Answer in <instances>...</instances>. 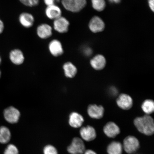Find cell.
<instances>
[{"mask_svg":"<svg viewBox=\"0 0 154 154\" xmlns=\"http://www.w3.org/2000/svg\"><path fill=\"white\" fill-rule=\"evenodd\" d=\"M134 124L141 133L147 136H151L154 132L153 119L149 115L137 117L134 120Z\"/></svg>","mask_w":154,"mask_h":154,"instance_id":"obj_1","label":"cell"},{"mask_svg":"<svg viewBox=\"0 0 154 154\" xmlns=\"http://www.w3.org/2000/svg\"><path fill=\"white\" fill-rule=\"evenodd\" d=\"M64 8L71 12L76 13L80 11L86 5V0H61Z\"/></svg>","mask_w":154,"mask_h":154,"instance_id":"obj_2","label":"cell"},{"mask_svg":"<svg viewBox=\"0 0 154 154\" xmlns=\"http://www.w3.org/2000/svg\"><path fill=\"white\" fill-rule=\"evenodd\" d=\"M122 146L127 153L132 154L139 149L140 143L139 140L135 137L129 136L125 138Z\"/></svg>","mask_w":154,"mask_h":154,"instance_id":"obj_3","label":"cell"},{"mask_svg":"<svg viewBox=\"0 0 154 154\" xmlns=\"http://www.w3.org/2000/svg\"><path fill=\"white\" fill-rule=\"evenodd\" d=\"M67 151L70 154H82L85 151V145L80 138L75 137L67 148Z\"/></svg>","mask_w":154,"mask_h":154,"instance_id":"obj_4","label":"cell"},{"mask_svg":"<svg viewBox=\"0 0 154 154\" xmlns=\"http://www.w3.org/2000/svg\"><path fill=\"white\" fill-rule=\"evenodd\" d=\"M3 114L5 120L11 124L18 122L20 118V112L14 107L10 106L5 109Z\"/></svg>","mask_w":154,"mask_h":154,"instance_id":"obj_5","label":"cell"},{"mask_svg":"<svg viewBox=\"0 0 154 154\" xmlns=\"http://www.w3.org/2000/svg\"><path fill=\"white\" fill-rule=\"evenodd\" d=\"M116 103L121 109L126 110L131 108L133 101L130 96L128 94H122L117 98Z\"/></svg>","mask_w":154,"mask_h":154,"instance_id":"obj_6","label":"cell"},{"mask_svg":"<svg viewBox=\"0 0 154 154\" xmlns=\"http://www.w3.org/2000/svg\"><path fill=\"white\" fill-rule=\"evenodd\" d=\"M80 134L82 139L88 142L92 141L96 137L95 129L89 125L81 128Z\"/></svg>","mask_w":154,"mask_h":154,"instance_id":"obj_7","label":"cell"},{"mask_svg":"<svg viewBox=\"0 0 154 154\" xmlns=\"http://www.w3.org/2000/svg\"><path fill=\"white\" fill-rule=\"evenodd\" d=\"M53 24L55 30L59 33H64L68 31L70 23L66 18L61 16L55 19Z\"/></svg>","mask_w":154,"mask_h":154,"instance_id":"obj_8","label":"cell"},{"mask_svg":"<svg viewBox=\"0 0 154 154\" xmlns=\"http://www.w3.org/2000/svg\"><path fill=\"white\" fill-rule=\"evenodd\" d=\"M104 109L101 105H97L95 104L90 105L88 108V115L91 118L99 119L103 118Z\"/></svg>","mask_w":154,"mask_h":154,"instance_id":"obj_9","label":"cell"},{"mask_svg":"<svg viewBox=\"0 0 154 154\" xmlns=\"http://www.w3.org/2000/svg\"><path fill=\"white\" fill-rule=\"evenodd\" d=\"M104 133L108 137L114 138L120 134L119 127L115 122H109L107 123L103 128Z\"/></svg>","mask_w":154,"mask_h":154,"instance_id":"obj_10","label":"cell"},{"mask_svg":"<svg viewBox=\"0 0 154 154\" xmlns=\"http://www.w3.org/2000/svg\"><path fill=\"white\" fill-rule=\"evenodd\" d=\"M89 28L94 33L101 32L104 29L105 24L103 20L99 17L95 16L90 20Z\"/></svg>","mask_w":154,"mask_h":154,"instance_id":"obj_11","label":"cell"},{"mask_svg":"<svg viewBox=\"0 0 154 154\" xmlns=\"http://www.w3.org/2000/svg\"><path fill=\"white\" fill-rule=\"evenodd\" d=\"M49 49L51 54L54 57H59L62 55L63 53L62 44L57 40H53L50 42Z\"/></svg>","mask_w":154,"mask_h":154,"instance_id":"obj_12","label":"cell"},{"mask_svg":"<svg viewBox=\"0 0 154 154\" xmlns=\"http://www.w3.org/2000/svg\"><path fill=\"white\" fill-rule=\"evenodd\" d=\"M90 64L93 68L97 70H101L104 68L106 65V60L102 55L95 56L90 61Z\"/></svg>","mask_w":154,"mask_h":154,"instance_id":"obj_13","label":"cell"},{"mask_svg":"<svg viewBox=\"0 0 154 154\" xmlns=\"http://www.w3.org/2000/svg\"><path fill=\"white\" fill-rule=\"evenodd\" d=\"M45 14L48 18L55 20L61 16V11L56 5L48 6L45 9Z\"/></svg>","mask_w":154,"mask_h":154,"instance_id":"obj_14","label":"cell"},{"mask_svg":"<svg viewBox=\"0 0 154 154\" xmlns=\"http://www.w3.org/2000/svg\"><path fill=\"white\" fill-rule=\"evenodd\" d=\"M84 117L76 112H72L69 116V123L71 127L74 128H79L84 122Z\"/></svg>","mask_w":154,"mask_h":154,"instance_id":"obj_15","label":"cell"},{"mask_svg":"<svg viewBox=\"0 0 154 154\" xmlns=\"http://www.w3.org/2000/svg\"><path fill=\"white\" fill-rule=\"evenodd\" d=\"M37 33L39 37L43 39H45L51 36L52 34V29L48 24H42L38 26Z\"/></svg>","mask_w":154,"mask_h":154,"instance_id":"obj_16","label":"cell"},{"mask_svg":"<svg viewBox=\"0 0 154 154\" xmlns=\"http://www.w3.org/2000/svg\"><path fill=\"white\" fill-rule=\"evenodd\" d=\"M9 58L11 62L17 65L22 64L24 60L23 54L18 49H15L11 51L9 54Z\"/></svg>","mask_w":154,"mask_h":154,"instance_id":"obj_17","label":"cell"},{"mask_svg":"<svg viewBox=\"0 0 154 154\" xmlns=\"http://www.w3.org/2000/svg\"><path fill=\"white\" fill-rule=\"evenodd\" d=\"M19 21L23 26L29 28L33 26L34 19L33 16L30 13H23L19 16Z\"/></svg>","mask_w":154,"mask_h":154,"instance_id":"obj_18","label":"cell"},{"mask_svg":"<svg viewBox=\"0 0 154 154\" xmlns=\"http://www.w3.org/2000/svg\"><path fill=\"white\" fill-rule=\"evenodd\" d=\"M123 146L120 142L113 141L108 146L107 151L108 154H122Z\"/></svg>","mask_w":154,"mask_h":154,"instance_id":"obj_19","label":"cell"},{"mask_svg":"<svg viewBox=\"0 0 154 154\" xmlns=\"http://www.w3.org/2000/svg\"><path fill=\"white\" fill-rule=\"evenodd\" d=\"M11 138V133L9 129L5 126L0 128V143L6 144L10 141Z\"/></svg>","mask_w":154,"mask_h":154,"instance_id":"obj_20","label":"cell"},{"mask_svg":"<svg viewBox=\"0 0 154 154\" xmlns=\"http://www.w3.org/2000/svg\"><path fill=\"white\" fill-rule=\"evenodd\" d=\"M65 75L67 78H73L75 76L77 73V69L72 63L67 62L63 65Z\"/></svg>","mask_w":154,"mask_h":154,"instance_id":"obj_21","label":"cell"},{"mask_svg":"<svg viewBox=\"0 0 154 154\" xmlns=\"http://www.w3.org/2000/svg\"><path fill=\"white\" fill-rule=\"evenodd\" d=\"M141 108L142 110L146 115H149L154 112V103L153 100H145L142 103Z\"/></svg>","mask_w":154,"mask_h":154,"instance_id":"obj_22","label":"cell"},{"mask_svg":"<svg viewBox=\"0 0 154 154\" xmlns=\"http://www.w3.org/2000/svg\"><path fill=\"white\" fill-rule=\"evenodd\" d=\"M92 6L96 11H101L105 9L106 2L105 0H91Z\"/></svg>","mask_w":154,"mask_h":154,"instance_id":"obj_23","label":"cell"},{"mask_svg":"<svg viewBox=\"0 0 154 154\" xmlns=\"http://www.w3.org/2000/svg\"><path fill=\"white\" fill-rule=\"evenodd\" d=\"M4 154H19V151L17 146L12 144L8 145L5 148Z\"/></svg>","mask_w":154,"mask_h":154,"instance_id":"obj_24","label":"cell"},{"mask_svg":"<svg viewBox=\"0 0 154 154\" xmlns=\"http://www.w3.org/2000/svg\"><path fill=\"white\" fill-rule=\"evenodd\" d=\"M44 154H58L57 150L54 146L51 144H48L44 147Z\"/></svg>","mask_w":154,"mask_h":154,"instance_id":"obj_25","label":"cell"},{"mask_svg":"<svg viewBox=\"0 0 154 154\" xmlns=\"http://www.w3.org/2000/svg\"><path fill=\"white\" fill-rule=\"evenodd\" d=\"M23 4L26 6L32 7L36 6L39 3V0H19Z\"/></svg>","mask_w":154,"mask_h":154,"instance_id":"obj_26","label":"cell"},{"mask_svg":"<svg viewBox=\"0 0 154 154\" xmlns=\"http://www.w3.org/2000/svg\"><path fill=\"white\" fill-rule=\"evenodd\" d=\"M45 4L48 6L55 5L56 3H59L60 0H44Z\"/></svg>","mask_w":154,"mask_h":154,"instance_id":"obj_27","label":"cell"},{"mask_svg":"<svg viewBox=\"0 0 154 154\" xmlns=\"http://www.w3.org/2000/svg\"><path fill=\"white\" fill-rule=\"evenodd\" d=\"M84 52L87 56H90L92 54V51L91 48L89 47H86L84 48Z\"/></svg>","mask_w":154,"mask_h":154,"instance_id":"obj_28","label":"cell"},{"mask_svg":"<svg viewBox=\"0 0 154 154\" xmlns=\"http://www.w3.org/2000/svg\"><path fill=\"white\" fill-rule=\"evenodd\" d=\"M148 2H149V5L150 9L153 12L154 11V0H149Z\"/></svg>","mask_w":154,"mask_h":154,"instance_id":"obj_29","label":"cell"},{"mask_svg":"<svg viewBox=\"0 0 154 154\" xmlns=\"http://www.w3.org/2000/svg\"><path fill=\"white\" fill-rule=\"evenodd\" d=\"M4 29V25L2 21L0 19V34L3 32Z\"/></svg>","mask_w":154,"mask_h":154,"instance_id":"obj_30","label":"cell"},{"mask_svg":"<svg viewBox=\"0 0 154 154\" xmlns=\"http://www.w3.org/2000/svg\"><path fill=\"white\" fill-rule=\"evenodd\" d=\"M84 154H97L95 151H92L91 149L85 150L84 152Z\"/></svg>","mask_w":154,"mask_h":154,"instance_id":"obj_31","label":"cell"},{"mask_svg":"<svg viewBox=\"0 0 154 154\" xmlns=\"http://www.w3.org/2000/svg\"><path fill=\"white\" fill-rule=\"evenodd\" d=\"M111 3L117 4L120 2L121 0H108Z\"/></svg>","mask_w":154,"mask_h":154,"instance_id":"obj_32","label":"cell"},{"mask_svg":"<svg viewBox=\"0 0 154 154\" xmlns=\"http://www.w3.org/2000/svg\"><path fill=\"white\" fill-rule=\"evenodd\" d=\"M1 61H2V59H1V57H0V64H1Z\"/></svg>","mask_w":154,"mask_h":154,"instance_id":"obj_33","label":"cell"},{"mask_svg":"<svg viewBox=\"0 0 154 154\" xmlns=\"http://www.w3.org/2000/svg\"><path fill=\"white\" fill-rule=\"evenodd\" d=\"M1 70H0V78H1Z\"/></svg>","mask_w":154,"mask_h":154,"instance_id":"obj_34","label":"cell"}]
</instances>
